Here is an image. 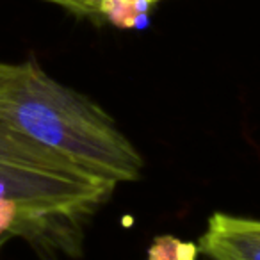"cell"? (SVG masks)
Returning a JSON list of instances; mask_svg holds the SVG:
<instances>
[{
    "instance_id": "4",
    "label": "cell",
    "mask_w": 260,
    "mask_h": 260,
    "mask_svg": "<svg viewBox=\"0 0 260 260\" xmlns=\"http://www.w3.org/2000/svg\"><path fill=\"white\" fill-rule=\"evenodd\" d=\"M73 15L107 22L121 29L139 27L148 13L162 0H45Z\"/></svg>"
},
{
    "instance_id": "3",
    "label": "cell",
    "mask_w": 260,
    "mask_h": 260,
    "mask_svg": "<svg viewBox=\"0 0 260 260\" xmlns=\"http://www.w3.org/2000/svg\"><path fill=\"white\" fill-rule=\"evenodd\" d=\"M198 249L212 260H260V219L212 214Z\"/></svg>"
},
{
    "instance_id": "5",
    "label": "cell",
    "mask_w": 260,
    "mask_h": 260,
    "mask_svg": "<svg viewBox=\"0 0 260 260\" xmlns=\"http://www.w3.org/2000/svg\"><path fill=\"white\" fill-rule=\"evenodd\" d=\"M196 248L191 242H182L175 237H159L150 248L148 260H196Z\"/></svg>"
},
{
    "instance_id": "1",
    "label": "cell",
    "mask_w": 260,
    "mask_h": 260,
    "mask_svg": "<svg viewBox=\"0 0 260 260\" xmlns=\"http://www.w3.org/2000/svg\"><path fill=\"white\" fill-rule=\"evenodd\" d=\"M0 121L98 180L141 178V153L114 119L34 61L0 62Z\"/></svg>"
},
{
    "instance_id": "6",
    "label": "cell",
    "mask_w": 260,
    "mask_h": 260,
    "mask_svg": "<svg viewBox=\"0 0 260 260\" xmlns=\"http://www.w3.org/2000/svg\"><path fill=\"white\" fill-rule=\"evenodd\" d=\"M2 241H4V239H2V237H0V242H2Z\"/></svg>"
},
{
    "instance_id": "2",
    "label": "cell",
    "mask_w": 260,
    "mask_h": 260,
    "mask_svg": "<svg viewBox=\"0 0 260 260\" xmlns=\"http://www.w3.org/2000/svg\"><path fill=\"white\" fill-rule=\"evenodd\" d=\"M116 185L98 180L0 121V203L22 216V237L47 249L79 248L82 221Z\"/></svg>"
}]
</instances>
